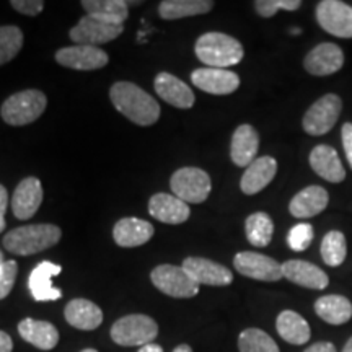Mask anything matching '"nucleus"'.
Returning <instances> with one entry per match:
<instances>
[{
  "label": "nucleus",
  "instance_id": "46",
  "mask_svg": "<svg viewBox=\"0 0 352 352\" xmlns=\"http://www.w3.org/2000/svg\"><path fill=\"white\" fill-rule=\"evenodd\" d=\"M341 352H352V338L347 340V342L344 344V347H342Z\"/></svg>",
  "mask_w": 352,
  "mask_h": 352
},
{
  "label": "nucleus",
  "instance_id": "18",
  "mask_svg": "<svg viewBox=\"0 0 352 352\" xmlns=\"http://www.w3.org/2000/svg\"><path fill=\"white\" fill-rule=\"evenodd\" d=\"M283 274L290 283L311 290H324L329 285V277L321 267L302 259H289L283 264Z\"/></svg>",
  "mask_w": 352,
  "mask_h": 352
},
{
  "label": "nucleus",
  "instance_id": "34",
  "mask_svg": "<svg viewBox=\"0 0 352 352\" xmlns=\"http://www.w3.org/2000/svg\"><path fill=\"white\" fill-rule=\"evenodd\" d=\"M240 352H280L279 346L266 331L259 328H248L239 336Z\"/></svg>",
  "mask_w": 352,
  "mask_h": 352
},
{
  "label": "nucleus",
  "instance_id": "43",
  "mask_svg": "<svg viewBox=\"0 0 352 352\" xmlns=\"http://www.w3.org/2000/svg\"><path fill=\"white\" fill-rule=\"evenodd\" d=\"M13 341L6 331H0V352H12Z\"/></svg>",
  "mask_w": 352,
  "mask_h": 352
},
{
  "label": "nucleus",
  "instance_id": "16",
  "mask_svg": "<svg viewBox=\"0 0 352 352\" xmlns=\"http://www.w3.org/2000/svg\"><path fill=\"white\" fill-rule=\"evenodd\" d=\"M43 202V186L36 176L21 179L12 196L13 215L20 220L32 219Z\"/></svg>",
  "mask_w": 352,
  "mask_h": 352
},
{
  "label": "nucleus",
  "instance_id": "9",
  "mask_svg": "<svg viewBox=\"0 0 352 352\" xmlns=\"http://www.w3.org/2000/svg\"><path fill=\"white\" fill-rule=\"evenodd\" d=\"M316 21L333 36L352 38V7L341 0H323L316 6Z\"/></svg>",
  "mask_w": 352,
  "mask_h": 352
},
{
  "label": "nucleus",
  "instance_id": "24",
  "mask_svg": "<svg viewBox=\"0 0 352 352\" xmlns=\"http://www.w3.org/2000/svg\"><path fill=\"white\" fill-rule=\"evenodd\" d=\"M329 195L321 186H307L292 197L289 204V212L297 219H310L323 212L328 208Z\"/></svg>",
  "mask_w": 352,
  "mask_h": 352
},
{
  "label": "nucleus",
  "instance_id": "12",
  "mask_svg": "<svg viewBox=\"0 0 352 352\" xmlns=\"http://www.w3.org/2000/svg\"><path fill=\"white\" fill-rule=\"evenodd\" d=\"M56 60L63 67L88 72V70L103 69L109 63V57L101 47L76 44L57 51Z\"/></svg>",
  "mask_w": 352,
  "mask_h": 352
},
{
  "label": "nucleus",
  "instance_id": "3",
  "mask_svg": "<svg viewBox=\"0 0 352 352\" xmlns=\"http://www.w3.org/2000/svg\"><path fill=\"white\" fill-rule=\"evenodd\" d=\"M63 232L54 223H34L13 228L3 236V246L7 252L19 256H30L51 248L60 241Z\"/></svg>",
  "mask_w": 352,
  "mask_h": 352
},
{
  "label": "nucleus",
  "instance_id": "2",
  "mask_svg": "<svg viewBox=\"0 0 352 352\" xmlns=\"http://www.w3.org/2000/svg\"><path fill=\"white\" fill-rule=\"evenodd\" d=\"M195 52L206 67L228 69L241 63L245 50L241 43L230 34L210 32L204 33L196 41Z\"/></svg>",
  "mask_w": 352,
  "mask_h": 352
},
{
  "label": "nucleus",
  "instance_id": "11",
  "mask_svg": "<svg viewBox=\"0 0 352 352\" xmlns=\"http://www.w3.org/2000/svg\"><path fill=\"white\" fill-rule=\"evenodd\" d=\"M122 32H124V26L108 25L94 19V16L85 15L82 16L80 21H78L72 30H70L69 36L76 44L98 47L100 44L109 43L118 36H121Z\"/></svg>",
  "mask_w": 352,
  "mask_h": 352
},
{
  "label": "nucleus",
  "instance_id": "27",
  "mask_svg": "<svg viewBox=\"0 0 352 352\" xmlns=\"http://www.w3.org/2000/svg\"><path fill=\"white\" fill-rule=\"evenodd\" d=\"M19 333L26 342L41 351L54 349L59 342V331L50 321L25 318L19 323Z\"/></svg>",
  "mask_w": 352,
  "mask_h": 352
},
{
  "label": "nucleus",
  "instance_id": "1",
  "mask_svg": "<svg viewBox=\"0 0 352 352\" xmlns=\"http://www.w3.org/2000/svg\"><path fill=\"white\" fill-rule=\"evenodd\" d=\"M109 98L122 116L138 126H152L160 118L158 101L132 82L114 83L109 88Z\"/></svg>",
  "mask_w": 352,
  "mask_h": 352
},
{
  "label": "nucleus",
  "instance_id": "5",
  "mask_svg": "<svg viewBox=\"0 0 352 352\" xmlns=\"http://www.w3.org/2000/svg\"><path fill=\"white\" fill-rule=\"evenodd\" d=\"M158 336L157 321L147 315L122 316L111 327V340L118 346L132 347L145 346L153 342Z\"/></svg>",
  "mask_w": 352,
  "mask_h": 352
},
{
  "label": "nucleus",
  "instance_id": "25",
  "mask_svg": "<svg viewBox=\"0 0 352 352\" xmlns=\"http://www.w3.org/2000/svg\"><path fill=\"white\" fill-rule=\"evenodd\" d=\"M259 151V134L253 126L241 124L232 135L230 158L236 166H250L256 160Z\"/></svg>",
  "mask_w": 352,
  "mask_h": 352
},
{
  "label": "nucleus",
  "instance_id": "6",
  "mask_svg": "<svg viewBox=\"0 0 352 352\" xmlns=\"http://www.w3.org/2000/svg\"><path fill=\"white\" fill-rule=\"evenodd\" d=\"M170 188L173 196L186 204H201L208 199L212 189L210 176L196 166H183L171 175Z\"/></svg>",
  "mask_w": 352,
  "mask_h": 352
},
{
  "label": "nucleus",
  "instance_id": "8",
  "mask_svg": "<svg viewBox=\"0 0 352 352\" xmlns=\"http://www.w3.org/2000/svg\"><path fill=\"white\" fill-rule=\"evenodd\" d=\"M342 101L338 95L328 94L321 96L308 108L303 116V131L310 135H324L329 132L340 120Z\"/></svg>",
  "mask_w": 352,
  "mask_h": 352
},
{
  "label": "nucleus",
  "instance_id": "44",
  "mask_svg": "<svg viewBox=\"0 0 352 352\" xmlns=\"http://www.w3.org/2000/svg\"><path fill=\"white\" fill-rule=\"evenodd\" d=\"M139 352H164V347L155 344V342H151V344H145L140 347Z\"/></svg>",
  "mask_w": 352,
  "mask_h": 352
},
{
  "label": "nucleus",
  "instance_id": "23",
  "mask_svg": "<svg viewBox=\"0 0 352 352\" xmlns=\"http://www.w3.org/2000/svg\"><path fill=\"white\" fill-rule=\"evenodd\" d=\"M277 173L276 158L270 155L259 157L252 165L246 166L243 176H241L240 188L246 196L258 195L270 184Z\"/></svg>",
  "mask_w": 352,
  "mask_h": 352
},
{
  "label": "nucleus",
  "instance_id": "26",
  "mask_svg": "<svg viewBox=\"0 0 352 352\" xmlns=\"http://www.w3.org/2000/svg\"><path fill=\"white\" fill-rule=\"evenodd\" d=\"M64 316L70 327L82 331H94L103 323L101 308L87 298H74L64 308Z\"/></svg>",
  "mask_w": 352,
  "mask_h": 352
},
{
  "label": "nucleus",
  "instance_id": "38",
  "mask_svg": "<svg viewBox=\"0 0 352 352\" xmlns=\"http://www.w3.org/2000/svg\"><path fill=\"white\" fill-rule=\"evenodd\" d=\"M16 274H19V264L15 261L10 259V261H3L0 264V300L12 292Z\"/></svg>",
  "mask_w": 352,
  "mask_h": 352
},
{
  "label": "nucleus",
  "instance_id": "22",
  "mask_svg": "<svg viewBox=\"0 0 352 352\" xmlns=\"http://www.w3.org/2000/svg\"><path fill=\"white\" fill-rule=\"evenodd\" d=\"M308 160L311 170L328 183H342L346 179V170L341 164V158L331 145H316L310 152Z\"/></svg>",
  "mask_w": 352,
  "mask_h": 352
},
{
  "label": "nucleus",
  "instance_id": "35",
  "mask_svg": "<svg viewBox=\"0 0 352 352\" xmlns=\"http://www.w3.org/2000/svg\"><path fill=\"white\" fill-rule=\"evenodd\" d=\"M23 47V33L19 26H0V65L10 63Z\"/></svg>",
  "mask_w": 352,
  "mask_h": 352
},
{
  "label": "nucleus",
  "instance_id": "14",
  "mask_svg": "<svg viewBox=\"0 0 352 352\" xmlns=\"http://www.w3.org/2000/svg\"><path fill=\"white\" fill-rule=\"evenodd\" d=\"M344 65V52L338 44L321 43L315 46L303 60V67L310 76L324 77L336 74Z\"/></svg>",
  "mask_w": 352,
  "mask_h": 352
},
{
  "label": "nucleus",
  "instance_id": "4",
  "mask_svg": "<svg viewBox=\"0 0 352 352\" xmlns=\"http://www.w3.org/2000/svg\"><path fill=\"white\" fill-rule=\"evenodd\" d=\"M47 107V98L39 90H23L8 96L3 101L0 114L2 120L10 126L32 124L44 113Z\"/></svg>",
  "mask_w": 352,
  "mask_h": 352
},
{
  "label": "nucleus",
  "instance_id": "45",
  "mask_svg": "<svg viewBox=\"0 0 352 352\" xmlns=\"http://www.w3.org/2000/svg\"><path fill=\"white\" fill-rule=\"evenodd\" d=\"M173 352H192V349H191V346H188V344H179L175 347Z\"/></svg>",
  "mask_w": 352,
  "mask_h": 352
},
{
  "label": "nucleus",
  "instance_id": "47",
  "mask_svg": "<svg viewBox=\"0 0 352 352\" xmlns=\"http://www.w3.org/2000/svg\"><path fill=\"white\" fill-rule=\"evenodd\" d=\"M80 352H98V351H96V349H83Z\"/></svg>",
  "mask_w": 352,
  "mask_h": 352
},
{
  "label": "nucleus",
  "instance_id": "17",
  "mask_svg": "<svg viewBox=\"0 0 352 352\" xmlns=\"http://www.w3.org/2000/svg\"><path fill=\"white\" fill-rule=\"evenodd\" d=\"M63 272V266L51 261H41L32 271L28 287L36 302H54L63 297V290L52 285V277Z\"/></svg>",
  "mask_w": 352,
  "mask_h": 352
},
{
  "label": "nucleus",
  "instance_id": "39",
  "mask_svg": "<svg viewBox=\"0 0 352 352\" xmlns=\"http://www.w3.org/2000/svg\"><path fill=\"white\" fill-rule=\"evenodd\" d=\"M10 6L19 13L28 16H36L43 12L44 2L43 0H12Z\"/></svg>",
  "mask_w": 352,
  "mask_h": 352
},
{
  "label": "nucleus",
  "instance_id": "19",
  "mask_svg": "<svg viewBox=\"0 0 352 352\" xmlns=\"http://www.w3.org/2000/svg\"><path fill=\"white\" fill-rule=\"evenodd\" d=\"M153 87H155L157 95L171 107L179 109H189L195 107L196 96L191 87L168 72L158 74L153 80Z\"/></svg>",
  "mask_w": 352,
  "mask_h": 352
},
{
  "label": "nucleus",
  "instance_id": "7",
  "mask_svg": "<svg viewBox=\"0 0 352 352\" xmlns=\"http://www.w3.org/2000/svg\"><path fill=\"white\" fill-rule=\"evenodd\" d=\"M151 280L160 292L173 298H191L199 294V285L182 266L160 264L151 272Z\"/></svg>",
  "mask_w": 352,
  "mask_h": 352
},
{
  "label": "nucleus",
  "instance_id": "30",
  "mask_svg": "<svg viewBox=\"0 0 352 352\" xmlns=\"http://www.w3.org/2000/svg\"><path fill=\"white\" fill-rule=\"evenodd\" d=\"M315 314L328 324L340 327L352 318V303L349 298L338 294L323 296L315 302Z\"/></svg>",
  "mask_w": 352,
  "mask_h": 352
},
{
  "label": "nucleus",
  "instance_id": "20",
  "mask_svg": "<svg viewBox=\"0 0 352 352\" xmlns=\"http://www.w3.org/2000/svg\"><path fill=\"white\" fill-rule=\"evenodd\" d=\"M148 212L158 222L168 223V226H179V223L186 222L191 215L186 202L178 199L173 195H166V192H157L151 197Z\"/></svg>",
  "mask_w": 352,
  "mask_h": 352
},
{
  "label": "nucleus",
  "instance_id": "40",
  "mask_svg": "<svg viewBox=\"0 0 352 352\" xmlns=\"http://www.w3.org/2000/svg\"><path fill=\"white\" fill-rule=\"evenodd\" d=\"M341 138H342V148H344L346 158L349 162V166L352 170V124L346 122L341 129Z\"/></svg>",
  "mask_w": 352,
  "mask_h": 352
},
{
  "label": "nucleus",
  "instance_id": "28",
  "mask_svg": "<svg viewBox=\"0 0 352 352\" xmlns=\"http://www.w3.org/2000/svg\"><path fill=\"white\" fill-rule=\"evenodd\" d=\"M82 7L87 15L108 25L124 26L129 15V3L124 0H83Z\"/></svg>",
  "mask_w": 352,
  "mask_h": 352
},
{
  "label": "nucleus",
  "instance_id": "29",
  "mask_svg": "<svg viewBox=\"0 0 352 352\" xmlns=\"http://www.w3.org/2000/svg\"><path fill=\"white\" fill-rule=\"evenodd\" d=\"M276 329L285 342L294 346L307 344L311 336L307 320L294 310L280 311L276 320Z\"/></svg>",
  "mask_w": 352,
  "mask_h": 352
},
{
  "label": "nucleus",
  "instance_id": "48",
  "mask_svg": "<svg viewBox=\"0 0 352 352\" xmlns=\"http://www.w3.org/2000/svg\"><path fill=\"white\" fill-rule=\"evenodd\" d=\"M3 263V256H2V253H0V264Z\"/></svg>",
  "mask_w": 352,
  "mask_h": 352
},
{
  "label": "nucleus",
  "instance_id": "10",
  "mask_svg": "<svg viewBox=\"0 0 352 352\" xmlns=\"http://www.w3.org/2000/svg\"><path fill=\"white\" fill-rule=\"evenodd\" d=\"M233 267L241 276L254 280H263V283H277L284 277L283 264L266 256V254L254 252L236 253L235 258H233Z\"/></svg>",
  "mask_w": 352,
  "mask_h": 352
},
{
  "label": "nucleus",
  "instance_id": "32",
  "mask_svg": "<svg viewBox=\"0 0 352 352\" xmlns=\"http://www.w3.org/2000/svg\"><path fill=\"white\" fill-rule=\"evenodd\" d=\"M245 233L253 246L264 248L271 243L272 235H274V223L266 212H254L246 219Z\"/></svg>",
  "mask_w": 352,
  "mask_h": 352
},
{
  "label": "nucleus",
  "instance_id": "37",
  "mask_svg": "<svg viewBox=\"0 0 352 352\" xmlns=\"http://www.w3.org/2000/svg\"><path fill=\"white\" fill-rule=\"evenodd\" d=\"M315 232L310 223H298V226L290 228L287 235V245L294 252H305L308 246L314 241Z\"/></svg>",
  "mask_w": 352,
  "mask_h": 352
},
{
  "label": "nucleus",
  "instance_id": "41",
  "mask_svg": "<svg viewBox=\"0 0 352 352\" xmlns=\"http://www.w3.org/2000/svg\"><path fill=\"white\" fill-rule=\"evenodd\" d=\"M8 208V192L7 189L0 184V233L6 228V212Z\"/></svg>",
  "mask_w": 352,
  "mask_h": 352
},
{
  "label": "nucleus",
  "instance_id": "36",
  "mask_svg": "<svg viewBox=\"0 0 352 352\" xmlns=\"http://www.w3.org/2000/svg\"><path fill=\"white\" fill-rule=\"evenodd\" d=\"M302 7L300 0H256L254 10L263 19H271L279 10L296 12Z\"/></svg>",
  "mask_w": 352,
  "mask_h": 352
},
{
  "label": "nucleus",
  "instance_id": "15",
  "mask_svg": "<svg viewBox=\"0 0 352 352\" xmlns=\"http://www.w3.org/2000/svg\"><path fill=\"white\" fill-rule=\"evenodd\" d=\"M191 82L199 90L210 95H230L240 87V77L227 69H196L191 74Z\"/></svg>",
  "mask_w": 352,
  "mask_h": 352
},
{
  "label": "nucleus",
  "instance_id": "42",
  "mask_svg": "<svg viewBox=\"0 0 352 352\" xmlns=\"http://www.w3.org/2000/svg\"><path fill=\"white\" fill-rule=\"evenodd\" d=\"M303 352H336V347H334L333 342L329 341H320L311 344L310 347H307Z\"/></svg>",
  "mask_w": 352,
  "mask_h": 352
},
{
  "label": "nucleus",
  "instance_id": "33",
  "mask_svg": "<svg viewBox=\"0 0 352 352\" xmlns=\"http://www.w3.org/2000/svg\"><path fill=\"white\" fill-rule=\"evenodd\" d=\"M321 258H323L324 264L331 267L341 266L346 261L347 256V243L344 233L331 230L321 240Z\"/></svg>",
  "mask_w": 352,
  "mask_h": 352
},
{
  "label": "nucleus",
  "instance_id": "13",
  "mask_svg": "<svg viewBox=\"0 0 352 352\" xmlns=\"http://www.w3.org/2000/svg\"><path fill=\"white\" fill-rule=\"evenodd\" d=\"M182 267L197 285H214L226 287L233 283V274L223 264H219L208 258L189 256L183 261Z\"/></svg>",
  "mask_w": 352,
  "mask_h": 352
},
{
  "label": "nucleus",
  "instance_id": "21",
  "mask_svg": "<svg viewBox=\"0 0 352 352\" xmlns=\"http://www.w3.org/2000/svg\"><path fill=\"white\" fill-rule=\"evenodd\" d=\"M155 228L147 220L138 217H124L118 220L113 228V239L122 248H135L142 246L152 239Z\"/></svg>",
  "mask_w": 352,
  "mask_h": 352
},
{
  "label": "nucleus",
  "instance_id": "31",
  "mask_svg": "<svg viewBox=\"0 0 352 352\" xmlns=\"http://www.w3.org/2000/svg\"><path fill=\"white\" fill-rule=\"evenodd\" d=\"M212 0H164L158 6V15L164 20H182L204 15L212 10Z\"/></svg>",
  "mask_w": 352,
  "mask_h": 352
}]
</instances>
